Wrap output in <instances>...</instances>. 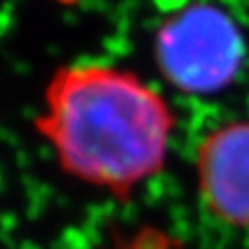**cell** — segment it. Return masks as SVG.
<instances>
[{
    "label": "cell",
    "instance_id": "obj_1",
    "mask_svg": "<svg viewBox=\"0 0 249 249\" xmlns=\"http://www.w3.org/2000/svg\"><path fill=\"white\" fill-rule=\"evenodd\" d=\"M36 129L69 177L127 199L164 168L175 112L135 73L79 62L52 75Z\"/></svg>",
    "mask_w": 249,
    "mask_h": 249
},
{
    "label": "cell",
    "instance_id": "obj_2",
    "mask_svg": "<svg viewBox=\"0 0 249 249\" xmlns=\"http://www.w3.org/2000/svg\"><path fill=\"white\" fill-rule=\"evenodd\" d=\"M154 56L173 88L187 93H214L237 77L245 44L235 21L220 6L193 2L158 27Z\"/></svg>",
    "mask_w": 249,
    "mask_h": 249
},
{
    "label": "cell",
    "instance_id": "obj_3",
    "mask_svg": "<svg viewBox=\"0 0 249 249\" xmlns=\"http://www.w3.org/2000/svg\"><path fill=\"white\" fill-rule=\"evenodd\" d=\"M197 183L218 220L249 227V123L212 131L197 150Z\"/></svg>",
    "mask_w": 249,
    "mask_h": 249
}]
</instances>
